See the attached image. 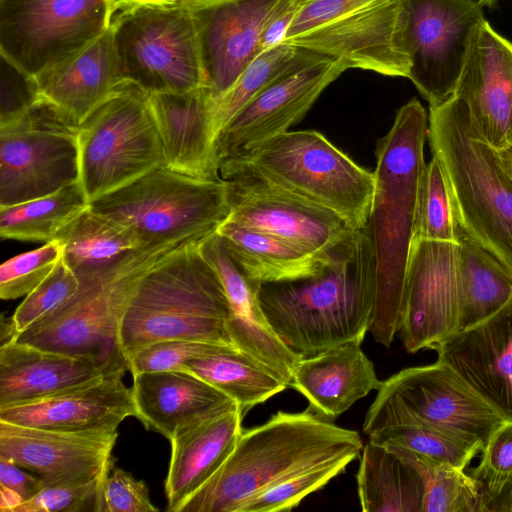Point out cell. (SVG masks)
I'll return each instance as SVG.
<instances>
[{"label":"cell","mask_w":512,"mask_h":512,"mask_svg":"<svg viewBox=\"0 0 512 512\" xmlns=\"http://www.w3.org/2000/svg\"><path fill=\"white\" fill-rule=\"evenodd\" d=\"M353 460V457L338 458L294 472L249 499L240 512L290 511L342 473Z\"/></svg>","instance_id":"40"},{"label":"cell","mask_w":512,"mask_h":512,"mask_svg":"<svg viewBox=\"0 0 512 512\" xmlns=\"http://www.w3.org/2000/svg\"><path fill=\"white\" fill-rule=\"evenodd\" d=\"M89 201L81 182L22 203L0 207V236L32 242L56 240Z\"/></svg>","instance_id":"36"},{"label":"cell","mask_w":512,"mask_h":512,"mask_svg":"<svg viewBox=\"0 0 512 512\" xmlns=\"http://www.w3.org/2000/svg\"><path fill=\"white\" fill-rule=\"evenodd\" d=\"M129 370L126 359L45 350L8 340L0 347V409L34 402Z\"/></svg>","instance_id":"23"},{"label":"cell","mask_w":512,"mask_h":512,"mask_svg":"<svg viewBox=\"0 0 512 512\" xmlns=\"http://www.w3.org/2000/svg\"><path fill=\"white\" fill-rule=\"evenodd\" d=\"M380 388L418 419L482 450L506 422L449 365L438 360L405 368L383 381Z\"/></svg>","instance_id":"17"},{"label":"cell","mask_w":512,"mask_h":512,"mask_svg":"<svg viewBox=\"0 0 512 512\" xmlns=\"http://www.w3.org/2000/svg\"><path fill=\"white\" fill-rule=\"evenodd\" d=\"M427 139L445 169L460 227L512 272V174L500 151L476 133L453 96L429 107Z\"/></svg>","instance_id":"6"},{"label":"cell","mask_w":512,"mask_h":512,"mask_svg":"<svg viewBox=\"0 0 512 512\" xmlns=\"http://www.w3.org/2000/svg\"><path fill=\"white\" fill-rule=\"evenodd\" d=\"M459 246L414 240L399 334L409 353L435 349L458 331Z\"/></svg>","instance_id":"16"},{"label":"cell","mask_w":512,"mask_h":512,"mask_svg":"<svg viewBox=\"0 0 512 512\" xmlns=\"http://www.w3.org/2000/svg\"><path fill=\"white\" fill-rule=\"evenodd\" d=\"M243 416L237 405L175 432L170 440L171 458L165 480L168 511L180 512L225 462L243 430Z\"/></svg>","instance_id":"28"},{"label":"cell","mask_w":512,"mask_h":512,"mask_svg":"<svg viewBox=\"0 0 512 512\" xmlns=\"http://www.w3.org/2000/svg\"><path fill=\"white\" fill-rule=\"evenodd\" d=\"M113 433L50 430L0 421V456L39 476L46 486L104 477L115 463Z\"/></svg>","instance_id":"18"},{"label":"cell","mask_w":512,"mask_h":512,"mask_svg":"<svg viewBox=\"0 0 512 512\" xmlns=\"http://www.w3.org/2000/svg\"><path fill=\"white\" fill-rule=\"evenodd\" d=\"M474 2H476L478 5H480L481 7H489V8H492L495 3L497 2V0H473Z\"/></svg>","instance_id":"54"},{"label":"cell","mask_w":512,"mask_h":512,"mask_svg":"<svg viewBox=\"0 0 512 512\" xmlns=\"http://www.w3.org/2000/svg\"><path fill=\"white\" fill-rule=\"evenodd\" d=\"M199 242L167 253L141 278L118 327L119 347L127 361L142 347L163 340L234 346L226 327L225 290L200 254Z\"/></svg>","instance_id":"4"},{"label":"cell","mask_w":512,"mask_h":512,"mask_svg":"<svg viewBox=\"0 0 512 512\" xmlns=\"http://www.w3.org/2000/svg\"><path fill=\"white\" fill-rule=\"evenodd\" d=\"M228 220L261 231L315 256H328L358 230L335 212L252 178L224 180Z\"/></svg>","instance_id":"15"},{"label":"cell","mask_w":512,"mask_h":512,"mask_svg":"<svg viewBox=\"0 0 512 512\" xmlns=\"http://www.w3.org/2000/svg\"><path fill=\"white\" fill-rule=\"evenodd\" d=\"M80 181L79 126L38 98L0 123V207Z\"/></svg>","instance_id":"10"},{"label":"cell","mask_w":512,"mask_h":512,"mask_svg":"<svg viewBox=\"0 0 512 512\" xmlns=\"http://www.w3.org/2000/svg\"><path fill=\"white\" fill-rule=\"evenodd\" d=\"M89 204L129 226L144 249L199 242L230 214L226 181L194 178L164 165Z\"/></svg>","instance_id":"7"},{"label":"cell","mask_w":512,"mask_h":512,"mask_svg":"<svg viewBox=\"0 0 512 512\" xmlns=\"http://www.w3.org/2000/svg\"><path fill=\"white\" fill-rule=\"evenodd\" d=\"M124 81L148 94L204 87L196 27L190 9L134 7L111 24Z\"/></svg>","instance_id":"12"},{"label":"cell","mask_w":512,"mask_h":512,"mask_svg":"<svg viewBox=\"0 0 512 512\" xmlns=\"http://www.w3.org/2000/svg\"><path fill=\"white\" fill-rule=\"evenodd\" d=\"M357 490L364 512H422L419 472L390 448L368 441L362 449Z\"/></svg>","instance_id":"33"},{"label":"cell","mask_w":512,"mask_h":512,"mask_svg":"<svg viewBox=\"0 0 512 512\" xmlns=\"http://www.w3.org/2000/svg\"><path fill=\"white\" fill-rule=\"evenodd\" d=\"M258 299L274 332L301 358L369 332L376 299V265L367 225L337 247L317 274L260 284Z\"/></svg>","instance_id":"1"},{"label":"cell","mask_w":512,"mask_h":512,"mask_svg":"<svg viewBox=\"0 0 512 512\" xmlns=\"http://www.w3.org/2000/svg\"><path fill=\"white\" fill-rule=\"evenodd\" d=\"M245 275L258 285L307 278L319 273L328 256L307 253L273 235L226 219L216 231Z\"/></svg>","instance_id":"32"},{"label":"cell","mask_w":512,"mask_h":512,"mask_svg":"<svg viewBox=\"0 0 512 512\" xmlns=\"http://www.w3.org/2000/svg\"><path fill=\"white\" fill-rule=\"evenodd\" d=\"M363 446L357 431L308 408L279 411L264 424L242 430L225 462L180 512H240L249 499L286 476L338 458L355 459Z\"/></svg>","instance_id":"3"},{"label":"cell","mask_w":512,"mask_h":512,"mask_svg":"<svg viewBox=\"0 0 512 512\" xmlns=\"http://www.w3.org/2000/svg\"><path fill=\"white\" fill-rule=\"evenodd\" d=\"M23 502V498L16 491L0 485V509L2 512H13Z\"/></svg>","instance_id":"52"},{"label":"cell","mask_w":512,"mask_h":512,"mask_svg":"<svg viewBox=\"0 0 512 512\" xmlns=\"http://www.w3.org/2000/svg\"><path fill=\"white\" fill-rule=\"evenodd\" d=\"M37 99L35 80L13 66V74L7 73V78L2 75L0 123L22 113Z\"/></svg>","instance_id":"47"},{"label":"cell","mask_w":512,"mask_h":512,"mask_svg":"<svg viewBox=\"0 0 512 512\" xmlns=\"http://www.w3.org/2000/svg\"><path fill=\"white\" fill-rule=\"evenodd\" d=\"M34 80L38 98L79 126L124 82L111 26Z\"/></svg>","instance_id":"26"},{"label":"cell","mask_w":512,"mask_h":512,"mask_svg":"<svg viewBox=\"0 0 512 512\" xmlns=\"http://www.w3.org/2000/svg\"><path fill=\"white\" fill-rule=\"evenodd\" d=\"M79 155L89 203L164 165L150 94L124 81L79 125Z\"/></svg>","instance_id":"9"},{"label":"cell","mask_w":512,"mask_h":512,"mask_svg":"<svg viewBox=\"0 0 512 512\" xmlns=\"http://www.w3.org/2000/svg\"><path fill=\"white\" fill-rule=\"evenodd\" d=\"M363 432L369 441L408 449L465 470L479 445L453 437L411 414L395 396L379 388L366 414Z\"/></svg>","instance_id":"31"},{"label":"cell","mask_w":512,"mask_h":512,"mask_svg":"<svg viewBox=\"0 0 512 512\" xmlns=\"http://www.w3.org/2000/svg\"><path fill=\"white\" fill-rule=\"evenodd\" d=\"M476 482L480 496L479 512H512V478Z\"/></svg>","instance_id":"50"},{"label":"cell","mask_w":512,"mask_h":512,"mask_svg":"<svg viewBox=\"0 0 512 512\" xmlns=\"http://www.w3.org/2000/svg\"><path fill=\"white\" fill-rule=\"evenodd\" d=\"M427 134V112L412 99L400 107L392 127L376 146L375 190L367 223L376 265L369 332L385 347L393 342L402 320Z\"/></svg>","instance_id":"2"},{"label":"cell","mask_w":512,"mask_h":512,"mask_svg":"<svg viewBox=\"0 0 512 512\" xmlns=\"http://www.w3.org/2000/svg\"><path fill=\"white\" fill-rule=\"evenodd\" d=\"M408 79L429 103L443 104L455 91L471 41L486 20L473 0H401Z\"/></svg>","instance_id":"14"},{"label":"cell","mask_w":512,"mask_h":512,"mask_svg":"<svg viewBox=\"0 0 512 512\" xmlns=\"http://www.w3.org/2000/svg\"><path fill=\"white\" fill-rule=\"evenodd\" d=\"M458 331L500 310L512 296V272L461 228L459 239Z\"/></svg>","instance_id":"34"},{"label":"cell","mask_w":512,"mask_h":512,"mask_svg":"<svg viewBox=\"0 0 512 512\" xmlns=\"http://www.w3.org/2000/svg\"><path fill=\"white\" fill-rule=\"evenodd\" d=\"M469 475L476 481L512 478V421L504 422L490 437L479 465Z\"/></svg>","instance_id":"46"},{"label":"cell","mask_w":512,"mask_h":512,"mask_svg":"<svg viewBox=\"0 0 512 512\" xmlns=\"http://www.w3.org/2000/svg\"><path fill=\"white\" fill-rule=\"evenodd\" d=\"M434 350L505 421H512V296L483 322Z\"/></svg>","instance_id":"22"},{"label":"cell","mask_w":512,"mask_h":512,"mask_svg":"<svg viewBox=\"0 0 512 512\" xmlns=\"http://www.w3.org/2000/svg\"><path fill=\"white\" fill-rule=\"evenodd\" d=\"M56 240L61 242L63 259L80 286L117 271L144 250L129 226L93 210L90 204Z\"/></svg>","instance_id":"30"},{"label":"cell","mask_w":512,"mask_h":512,"mask_svg":"<svg viewBox=\"0 0 512 512\" xmlns=\"http://www.w3.org/2000/svg\"><path fill=\"white\" fill-rule=\"evenodd\" d=\"M79 288L77 276L62 258L52 272L25 296L6 327L2 325L1 343L62 307L77 294Z\"/></svg>","instance_id":"41"},{"label":"cell","mask_w":512,"mask_h":512,"mask_svg":"<svg viewBox=\"0 0 512 512\" xmlns=\"http://www.w3.org/2000/svg\"><path fill=\"white\" fill-rule=\"evenodd\" d=\"M460 230L445 169L433 155L419 184L414 240L458 243Z\"/></svg>","instance_id":"39"},{"label":"cell","mask_w":512,"mask_h":512,"mask_svg":"<svg viewBox=\"0 0 512 512\" xmlns=\"http://www.w3.org/2000/svg\"><path fill=\"white\" fill-rule=\"evenodd\" d=\"M222 180L266 182L327 208L355 229L369 220L374 172L315 130L286 131L220 161Z\"/></svg>","instance_id":"5"},{"label":"cell","mask_w":512,"mask_h":512,"mask_svg":"<svg viewBox=\"0 0 512 512\" xmlns=\"http://www.w3.org/2000/svg\"><path fill=\"white\" fill-rule=\"evenodd\" d=\"M176 248L141 250L117 271L81 285L66 304L10 340L70 355L126 359L118 342L123 311L144 274Z\"/></svg>","instance_id":"11"},{"label":"cell","mask_w":512,"mask_h":512,"mask_svg":"<svg viewBox=\"0 0 512 512\" xmlns=\"http://www.w3.org/2000/svg\"><path fill=\"white\" fill-rule=\"evenodd\" d=\"M500 153H501V156H502V159H503L505 165L507 166L510 173L512 174V147H510L506 150L500 151Z\"/></svg>","instance_id":"53"},{"label":"cell","mask_w":512,"mask_h":512,"mask_svg":"<svg viewBox=\"0 0 512 512\" xmlns=\"http://www.w3.org/2000/svg\"><path fill=\"white\" fill-rule=\"evenodd\" d=\"M382 382L360 343L349 342L301 358L289 387L308 400L311 412L333 421L369 392L378 390Z\"/></svg>","instance_id":"29"},{"label":"cell","mask_w":512,"mask_h":512,"mask_svg":"<svg viewBox=\"0 0 512 512\" xmlns=\"http://www.w3.org/2000/svg\"><path fill=\"white\" fill-rule=\"evenodd\" d=\"M63 246L59 240L16 255L0 267V297L17 299L33 291L63 258Z\"/></svg>","instance_id":"42"},{"label":"cell","mask_w":512,"mask_h":512,"mask_svg":"<svg viewBox=\"0 0 512 512\" xmlns=\"http://www.w3.org/2000/svg\"><path fill=\"white\" fill-rule=\"evenodd\" d=\"M117 10L148 6V7H164V8H185L192 9L209 0H115Z\"/></svg>","instance_id":"51"},{"label":"cell","mask_w":512,"mask_h":512,"mask_svg":"<svg viewBox=\"0 0 512 512\" xmlns=\"http://www.w3.org/2000/svg\"><path fill=\"white\" fill-rule=\"evenodd\" d=\"M453 97L485 142L498 151L512 147V42L487 20L471 41Z\"/></svg>","instance_id":"21"},{"label":"cell","mask_w":512,"mask_h":512,"mask_svg":"<svg viewBox=\"0 0 512 512\" xmlns=\"http://www.w3.org/2000/svg\"><path fill=\"white\" fill-rule=\"evenodd\" d=\"M289 1L298 2V3H304V2H307V1H310V0H289Z\"/></svg>","instance_id":"55"},{"label":"cell","mask_w":512,"mask_h":512,"mask_svg":"<svg viewBox=\"0 0 512 512\" xmlns=\"http://www.w3.org/2000/svg\"><path fill=\"white\" fill-rule=\"evenodd\" d=\"M282 43L346 69L409 76L401 0H310L300 3Z\"/></svg>","instance_id":"8"},{"label":"cell","mask_w":512,"mask_h":512,"mask_svg":"<svg viewBox=\"0 0 512 512\" xmlns=\"http://www.w3.org/2000/svg\"><path fill=\"white\" fill-rule=\"evenodd\" d=\"M132 376L135 417L147 429L155 430L169 441L178 429L238 405L203 379L185 371Z\"/></svg>","instance_id":"27"},{"label":"cell","mask_w":512,"mask_h":512,"mask_svg":"<svg viewBox=\"0 0 512 512\" xmlns=\"http://www.w3.org/2000/svg\"><path fill=\"white\" fill-rule=\"evenodd\" d=\"M104 477L83 483L46 486L13 512H102Z\"/></svg>","instance_id":"44"},{"label":"cell","mask_w":512,"mask_h":512,"mask_svg":"<svg viewBox=\"0 0 512 512\" xmlns=\"http://www.w3.org/2000/svg\"><path fill=\"white\" fill-rule=\"evenodd\" d=\"M115 0H0V54L35 78L112 24Z\"/></svg>","instance_id":"13"},{"label":"cell","mask_w":512,"mask_h":512,"mask_svg":"<svg viewBox=\"0 0 512 512\" xmlns=\"http://www.w3.org/2000/svg\"><path fill=\"white\" fill-rule=\"evenodd\" d=\"M117 372L64 392L0 409V421L17 425L83 433L117 432L136 414L132 387Z\"/></svg>","instance_id":"24"},{"label":"cell","mask_w":512,"mask_h":512,"mask_svg":"<svg viewBox=\"0 0 512 512\" xmlns=\"http://www.w3.org/2000/svg\"><path fill=\"white\" fill-rule=\"evenodd\" d=\"M182 371L223 392L244 414L288 388L285 382L236 348L192 359L183 365Z\"/></svg>","instance_id":"35"},{"label":"cell","mask_w":512,"mask_h":512,"mask_svg":"<svg viewBox=\"0 0 512 512\" xmlns=\"http://www.w3.org/2000/svg\"><path fill=\"white\" fill-rule=\"evenodd\" d=\"M324 58L326 57L285 43L257 55L233 86L222 96L212 100L216 138L223 127L248 102L271 84L294 70Z\"/></svg>","instance_id":"37"},{"label":"cell","mask_w":512,"mask_h":512,"mask_svg":"<svg viewBox=\"0 0 512 512\" xmlns=\"http://www.w3.org/2000/svg\"><path fill=\"white\" fill-rule=\"evenodd\" d=\"M150 102L161 138L164 166L198 179L222 180L212 99L205 87L150 94Z\"/></svg>","instance_id":"25"},{"label":"cell","mask_w":512,"mask_h":512,"mask_svg":"<svg viewBox=\"0 0 512 512\" xmlns=\"http://www.w3.org/2000/svg\"><path fill=\"white\" fill-rule=\"evenodd\" d=\"M300 3L280 0L266 20L260 35V53L281 44Z\"/></svg>","instance_id":"48"},{"label":"cell","mask_w":512,"mask_h":512,"mask_svg":"<svg viewBox=\"0 0 512 512\" xmlns=\"http://www.w3.org/2000/svg\"><path fill=\"white\" fill-rule=\"evenodd\" d=\"M13 460L0 456V485L16 491L24 501L45 487L40 478L22 471Z\"/></svg>","instance_id":"49"},{"label":"cell","mask_w":512,"mask_h":512,"mask_svg":"<svg viewBox=\"0 0 512 512\" xmlns=\"http://www.w3.org/2000/svg\"><path fill=\"white\" fill-rule=\"evenodd\" d=\"M345 70L339 61L324 58L292 71L267 87L217 135L219 165L222 159L236 152L288 131Z\"/></svg>","instance_id":"20"},{"label":"cell","mask_w":512,"mask_h":512,"mask_svg":"<svg viewBox=\"0 0 512 512\" xmlns=\"http://www.w3.org/2000/svg\"><path fill=\"white\" fill-rule=\"evenodd\" d=\"M234 346L191 340H163L139 349L128 361L132 375L144 372L182 371L195 358L217 353Z\"/></svg>","instance_id":"43"},{"label":"cell","mask_w":512,"mask_h":512,"mask_svg":"<svg viewBox=\"0 0 512 512\" xmlns=\"http://www.w3.org/2000/svg\"><path fill=\"white\" fill-rule=\"evenodd\" d=\"M384 446L421 475L425 487L422 512H479L478 483L465 470L402 447Z\"/></svg>","instance_id":"38"},{"label":"cell","mask_w":512,"mask_h":512,"mask_svg":"<svg viewBox=\"0 0 512 512\" xmlns=\"http://www.w3.org/2000/svg\"><path fill=\"white\" fill-rule=\"evenodd\" d=\"M280 0H209L191 10L204 87L212 100L226 93L260 54L263 26Z\"/></svg>","instance_id":"19"},{"label":"cell","mask_w":512,"mask_h":512,"mask_svg":"<svg viewBox=\"0 0 512 512\" xmlns=\"http://www.w3.org/2000/svg\"><path fill=\"white\" fill-rule=\"evenodd\" d=\"M102 512H157L143 480H136L115 463L104 477Z\"/></svg>","instance_id":"45"}]
</instances>
